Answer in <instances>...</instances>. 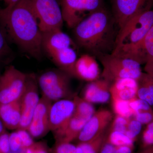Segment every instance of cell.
Instances as JSON below:
<instances>
[{
    "mask_svg": "<svg viewBox=\"0 0 153 153\" xmlns=\"http://www.w3.org/2000/svg\"><path fill=\"white\" fill-rule=\"evenodd\" d=\"M9 141L11 152H16L22 150L21 139L17 131L9 134Z\"/></svg>",
    "mask_w": 153,
    "mask_h": 153,
    "instance_id": "836d02e7",
    "label": "cell"
},
{
    "mask_svg": "<svg viewBox=\"0 0 153 153\" xmlns=\"http://www.w3.org/2000/svg\"><path fill=\"white\" fill-rule=\"evenodd\" d=\"M35 74H27L25 90L21 97V119L18 129L27 130L40 98ZM17 129V130H18Z\"/></svg>",
    "mask_w": 153,
    "mask_h": 153,
    "instance_id": "30bf717a",
    "label": "cell"
},
{
    "mask_svg": "<svg viewBox=\"0 0 153 153\" xmlns=\"http://www.w3.org/2000/svg\"><path fill=\"white\" fill-rule=\"evenodd\" d=\"M5 128V127L1 120L0 118V134L6 131Z\"/></svg>",
    "mask_w": 153,
    "mask_h": 153,
    "instance_id": "b9f144b4",
    "label": "cell"
},
{
    "mask_svg": "<svg viewBox=\"0 0 153 153\" xmlns=\"http://www.w3.org/2000/svg\"><path fill=\"white\" fill-rule=\"evenodd\" d=\"M105 140L115 146L134 145V143L125 134L116 131H108Z\"/></svg>",
    "mask_w": 153,
    "mask_h": 153,
    "instance_id": "484cf974",
    "label": "cell"
},
{
    "mask_svg": "<svg viewBox=\"0 0 153 153\" xmlns=\"http://www.w3.org/2000/svg\"><path fill=\"white\" fill-rule=\"evenodd\" d=\"M153 146V122L147 125L143 131L141 139V148L144 149Z\"/></svg>",
    "mask_w": 153,
    "mask_h": 153,
    "instance_id": "f546056e",
    "label": "cell"
},
{
    "mask_svg": "<svg viewBox=\"0 0 153 153\" xmlns=\"http://www.w3.org/2000/svg\"><path fill=\"white\" fill-rule=\"evenodd\" d=\"M144 70L146 73L153 77V59L146 63Z\"/></svg>",
    "mask_w": 153,
    "mask_h": 153,
    "instance_id": "f35d334b",
    "label": "cell"
},
{
    "mask_svg": "<svg viewBox=\"0 0 153 153\" xmlns=\"http://www.w3.org/2000/svg\"><path fill=\"white\" fill-rule=\"evenodd\" d=\"M0 1H1V0H0Z\"/></svg>",
    "mask_w": 153,
    "mask_h": 153,
    "instance_id": "ee69618b",
    "label": "cell"
},
{
    "mask_svg": "<svg viewBox=\"0 0 153 153\" xmlns=\"http://www.w3.org/2000/svg\"><path fill=\"white\" fill-rule=\"evenodd\" d=\"M9 48L4 34L0 28V57L6 55L9 52Z\"/></svg>",
    "mask_w": 153,
    "mask_h": 153,
    "instance_id": "8d00e7d4",
    "label": "cell"
},
{
    "mask_svg": "<svg viewBox=\"0 0 153 153\" xmlns=\"http://www.w3.org/2000/svg\"><path fill=\"white\" fill-rule=\"evenodd\" d=\"M138 85L136 79L123 78L112 82L109 91L112 99L130 100L137 97Z\"/></svg>",
    "mask_w": 153,
    "mask_h": 153,
    "instance_id": "ac0fdd59",
    "label": "cell"
},
{
    "mask_svg": "<svg viewBox=\"0 0 153 153\" xmlns=\"http://www.w3.org/2000/svg\"><path fill=\"white\" fill-rule=\"evenodd\" d=\"M97 57L103 66L102 76L110 83L123 78L137 80L142 73L141 64L130 58L111 54L100 55Z\"/></svg>",
    "mask_w": 153,
    "mask_h": 153,
    "instance_id": "277c9868",
    "label": "cell"
},
{
    "mask_svg": "<svg viewBox=\"0 0 153 153\" xmlns=\"http://www.w3.org/2000/svg\"><path fill=\"white\" fill-rule=\"evenodd\" d=\"M142 127V124L134 118L133 119H130L125 134L134 142L140 132Z\"/></svg>",
    "mask_w": 153,
    "mask_h": 153,
    "instance_id": "4316f807",
    "label": "cell"
},
{
    "mask_svg": "<svg viewBox=\"0 0 153 153\" xmlns=\"http://www.w3.org/2000/svg\"><path fill=\"white\" fill-rule=\"evenodd\" d=\"M71 76L60 70L46 71L39 76L38 84L43 95L52 101L66 99L72 95Z\"/></svg>",
    "mask_w": 153,
    "mask_h": 153,
    "instance_id": "5b68a950",
    "label": "cell"
},
{
    "mask_svg": "<svg viewBox=\"0 0 153 153\" xmlns=\"http://www.w3.org/2000/svg\"><path fill=\"white\" fill-rule=\"evenodd\" d=\"M53 153H83L81 148L71 143H56Z\"/></svg>",
    "mask_w": 153,
    "mask_h": 153,
    "instance_id": "83f0119b",
    "label": "cell"
},
{
    "mask_svg": "<svg viewBox=\"0 0 153 153\" xmlns=\"http://www.w3.org/2000/svg\"><path fill=\"white\" fill-rule=\"evenodd\" d=\"M10 152L9 134L5 131L0 134V153H10Z\"/></svg>",
    "mask_w": 153,
    "mask_h": 153,
    "instance_id": "e575fe53",
    "label": "cell"
},
{
    "mask_svg": "<svg viewBox=\"0 0 153 153\" xmlns=\"http://www.w3.org/2000/svg\"><path fill=\"white\" fill-rule=\"evenodd\" d=\"M113 117L112 113L107 109L100 110L94 113L79 133L76 139L79 143L88 141L106 129Z\"/></svg>",
    "mask_w": 153,
    "mask_h": 153,
    "instance_id": "4fadbf2b",
    "label": "cell"
},
{
    "mask_svg": "<svg viewBox=\"0 0 153 153\" xmlns=\"http://www.w3.org/2000/svg\"><path fill=\"white\" fill-rule=\"evenodd\" d=\"M133 117L142 124L148 125L153 122V110L139 111L135 113Z\"/></svg>",
    "mask_w": 153,
    "mask_h": 153,
    "instance_id": "d6a6232c",
    "label": "cell"
},
{
    "mask_svg": "<svg viewBox=\"0 0 153 153\" xmlns=\"http://www.w3.org/2000/svg\"><path fill=\"white\" fill-rule=\"evenodd\" d=\"M108 131L106 129L102 131L92 139L85 142L78 143L83 153H99L102 145L106 137Z\"/></svg>",
    "mask_w": 153,
    "mask_h": 153,
    "instance_id": "cb8c5ba5",
    "label": "cell"
},
{
    "mask_svg": "<svg viewBox=\"0 0 153 153\" xmlns=\"http://www.w3.org/2000/svg\"><path fill=\"white\" fill-rule=\"evenodd\" d=\"M130 106L134 112L152 110V107L146 101L136 97L129 100Z\"/></svg>",
    "mask_w": 153,
    "mask_h": 153,
    "instance_id": "4dcf8cb0",
    "label": "cell"
},
{
    "mask_svg": "<svg viewBox=\"0 0 153 153\" xmlns=\"http://www.w3.org/2000/svg\"><path fill=\"white\" fill-rule=\"evenodd\" d=\"M153 0H113L112 16L119 30L129 20L151 10Z\"/></svg>",
    "mask_w": 153,
    "mask_h": 153,
    "instance_id": "9c48e42d",
    "label": "cell"
},
{
    "mask_svg": "<svg viewBox=\"0 0 153 153\" xmlns=\"http://www.w3.org/2000/svg\"><path fill=\"white\" fill-rule=\"evenodd\" d=\"M1 1H2V0H1ZM3 1H5V0H3Z\"/></svg>",
    "mask_w": 153,
    "mask_h": 153,
    "instance_id": "7bdbcfd3",
    "label": "cell"
},
{
    "mask_svg": "<svg viewBox=\"0 0 153 153\" xmlns=\"http://www.w3.org/2000/svg\"><path fill=\"white\" fill-rule=\"evenodd\" d=\"M27 78V74L14 66L7 68L0 76V103L20 99L25 90Z\"/></svg>",
    "mask_w": 153,
    "mask_h": 153,
    "instance_id": "ba28073f",
    "label": "cell"
},
{
    "mask_svg": "<svg viewBox=\"0 0 153 153\" xmlns=\"http://www.w3.org/2000/svg\"><path fill=\"white\" fill-rule=\"evenodd\" d=\"M0 22L9 36L32 57L42 55V33L31 0H19L13 7L0 10Z\"/></svg>",
    "mask_w": 153,
    "mask_h": 153,
    "instance_id": "6da1fadb",
    "label": "cell"
},
{
    "mask_svg": "<svg viewBox=\"0 0 153 153\" xmlns=\"http://www.w3.org/2000/svg\"><path fill=\"white\" fill-rule=\"evenodd\" d=\"M137 80L138 85L137 97L146 101L151 106H153V76L146 72H142Z\"/></svg>",
    "mask_w": 153,
    "mask_h": 153,
    "instance_id": "7402d4cb",
    "label": "cell"
},
{
    "mask_svg": "<svg viewBox=\"0 0 153 153\" xmlns=\"http://www.w3.org/2000/svg\"><path fill=\"white\" fill-rule=\"evenodd\" d=\"M52 102L44 95L40 99L27 130L33 137H42L50 131L49 112Z\"/></svg>",
    "mask_w": 153,
    "mask_h": 153,
    "instance_id": "7c38bea8",
    "label": "cell"
},
{
    "mask_svg": "<svg viewBox=\"0 0 153 153\" xmlns=\"http://www.w3.org/2000/svg\"><path fill=\"white\" fill-rule=\"evenodd\" d=\"M115 56L130 58L141 65L153 59V25L139 44L126 52Z\"/></svg>",
    "mask_w": 153,
    "mask_h": 153,
    "instance_id": "5bb4252c",
    "label": "cell"
},
{
    "mask_svg": "<svg viewBox=\"0 0 153 153\" xmlns=\"http://www.w3.org/2000/svg\"><path fill=\"white\" fill-rule=\"evenodd\" d=\"M110 83L105 79H98L88 83L84 89L83 98L92 103H105L109 100Z\"/></svg>",
    "mask_w": 153,
    "mask_h": 153,
    "instance_id": "e0dca14e",
    "label": "cell"
},
{
    "mask_svg": "<svg viewBox=\"0 0 153 153\" xmlns=\"http://www.w3.org/2000/svg\"><path fill=\"white\" fill-rule=\"evenodd\" d=\"M41 33L62 30V10L56 0H31Z\"/></svg>",
    "mask_w": 153,
    "mask_h": 153,
    "instance_id": "8992f818",
    "label": "cell"
},
{
    "mask_svg": "<svg viewBox=\"0 0 153 153\" xmlns=\"http://www.w3.org/2000/svg\"><path fill=\"white\" fill-rule=\"evenodd\" d=\"M75 105L73 100L62 99L52 104L49 112L50 130L55 138L60 134L74 114Z\"/></svg>",
    "mask_w": 153,
    "mask_h": 153,
    "instance_id": "8fae6325",
    "label": "cell"
},
{
    "mask_svg": "<svg viewBox=\"0 0 153 153\" xmlns=\"http://www.w3.org/2000/svg\"><path fill=\"white\" fill-rule=\"evenodd\" d=\"M153 25V10H149L136 16L119 30L114 50L117 55L126 52L140 43Z\"/></svg>",
    "mask_w": 153,
    "mask_h": 153,
    "instance_id": "3957f363",
    "label": "cell"
},
{
    "mask_svg": "<svg viewBox=\"0 0 153 153\" xmlns=\"http://www.w3.org/2000/svg\"><path fill=\"white\" fill-rule=\"evenodd\" d=\"M43 50L47 54L58 49L73 47L74 42L70 37L62 30L42 33Z\"/></svg>",
    "mask_w": 153,
    "mask_h": 153,
    "instance_id": "2e32d148",
    "label": "cell"
},
{
    "mask_svg": "<svg viewBox=\"0 0 153 153\" xmlns=\"http://www.w3.org/2000/svg\"><path fill=\"white\" fill-rule=\"evenodd\" d=\"M112 103L113 109L117 115L130 118L134 114L130 106L129 100L112 99Z\"/></svg>",
    "mask_w": 153,
    "mask_h": 153,
    "instance_id": "d4e9b609",
    "label": "cell"
},
{
    "mask_svg": "<svg viewBox=\"0 0 153 153\" xmlns=\"http://www.w3.org/2000/svg\"><path fill=\"white\" fill-rule=\"evenodd\" d=\"M104 7L102 0H62L63 21L68 27L75 26L93 13Z\"/></svg>",
    "mask_w": 153,
    "mask_h": 153,
    "instance_id": "52a82bcc",
    "label": "cell"
},
{
    "mask_svg": "<svg viewBox=\"0 0 153 153\" xmlns=\"http://www.w3.org/2000/svg\"><path fill=\"white\" fill-rule=\"evenodd\" d=\"M87 121L72 116L64 130L55 138L56 143H71L76 139Z\"/></svg>",
    "mask_w": 153,
    "mask_h": 153,
    "instance_id": "44dd1931",
    "label": "cell"
},
{
    "mask_svg": "<svg viewBox=\"0 0 153 153\" xmlns=\"http://www.w3.org/2000/svg\"><path fill=\"white\" fill-rule=\"evenodd\" d=\"M134 145L116 146L114 153H133Z\"/></svg>",
    "mask_w": 153,
    "mask_h": 153,
    "instance_id": "74e56055",
    "label": "cell"
},
{
    "mask_svg": "<svg viewBox=\"0 0 153 153\" xmlns=\"http://www.w3.org/2000/svg\"><path fill=\"white\" fill-rule=\"evenodd\" d=\"M94 57L85 54L77 59L74 66L75 77L89 82L99 79L100 70Z\"/></svg>",
    "mask_w": 153,
    "mask_h": 153,
    "instance_id": "9a60e30c",
    "label": "cell"
},
{
    "mask_svg": "<svg viewBox=\"0 0 153 153\" xmlns=\"http://www.w3.org/2000/svg\"><path fill=\"white\" fill-rule=\"evenodd\" d=\"M59 69L75 77L74 66L77 57L73 47L58 49L48 55Z\"/></svg>",
    "mask_w": 153,
    "mask_h": 153,
    "instance_id": "d6986e66",
    "label": "cell"
},
{
    "mask_svg": "<svg viewBox=\"0 0 153 153\" xmlns=\"http://www.w3.org/2000/svg\"><path fill=\"white\" fill-rule=\"evenodd\" d=\"M136 153H153V146L143 149L140 152Z\"/></svg>",
    "mask_w": 153,
    "mask_h": 153,
    "instance_id": "60d3db41",
    "label": "cell"
},
{
    "mask_svg": "<svg viewBox=\"0 0 153 153\" xmlns=\"http://www.w3.org/2000/svg\"><path fill=\"white\" fill-rule=\"evenodd\" d=\"M17 131L21 139L22 150H25L27 148L30 147L35 143L32 138L33 137L31 136L27 131L18 129Z\"/></svg>",
    "mask_w": 153,
    "mask_h": 153,
    "instance_id": "1f68e13d",
    "label": "cell"
},
{
    "mask_svg": "<svg viewBox=\"0 0 153 153\" xmlns=\"http://www.w3.org/2000/svg\"><path fill=\"white\" fill-rule=\"evenodd\" d=\"M76 44L97 57L111 54L119 29L112 15L104 7L79 22L74 28Z\"/></svg>",
    "mask_w": 153,
    "mask_h": 153,
    "instance_id": "7a4b0ae2",
    "label": "cell"
},
{
    "mask_svg": "<svg viewBox=\"0 0 153 153\" xmlns=\"http://www.w3.org/2000/svg\"><path fill=\"white\" fill-rule=\"evenodd\" d=\"M23 153H48V151L44 143H35L31 147L24 150Z\"/></svg>",
    "mask_w": 153,
    "mask_h": 153,
    "instance_id": "d590c367",
    "label": "cell"
},
{
    "mask_svg": "<svg viewBox=\"0 0 153 153\" xmlns=\"http://www.w3.org/2000/svg\"><path fill=\"white\" fill-rule=\"evenodd\" d=\"M129 120L130 118L116 115L108 131H119L125 134Z\"/></svg>",
    "mask_w": 153,
    "mask_h": 153,
    "instance_id": "f1b7e54d",
    "label": "cell"
},
{
    "mask_svg": "<svg viewBox=\"0 0 153 153\" xmlns=\"http://www.w3.org/2000/svg\"><path fill=\"white\" fill-rule=\"evenodd\" d=\"M19 1V0H5L4 2L6 4V8H9L12 7Z\"/></svg>",
    "mask_w": 153,
    "mask_h": 153,
    "instance_id": "ab89813d",
    "label": "cell"
},
{
    "mask_svg": "<svg viewBox=\"0 0 153 153\" xmlns=\"http://www.w3.org/2000/svg\"><path fill=\"white\" fill-rule=\"evenodd\" d=\"M21 116V98L9 103H0V118L6 128L18 129Z\"/></svg>",
    "mask_w": 153,
    "mask_h": 153,
    "instance_id": "ffe728a7",
    "label": "cell"
},
{
    "mask_svg": "<svg viewBox=\"0 0 153 153\" xmlns=\"http://www.w3.org/2000/svg\"><path fill=\"white\" fill-rule=\"evenodd\" d=\"M73 101L75 108L73 115L88 121L95 113L94 108L91 103L76 95L74 96Z\"/></svg>",
    "mask_w": 153,
    "mask_h": 153,
    "instance_id": "603a6c76",
    "label": "cell"
}]
</instances>
